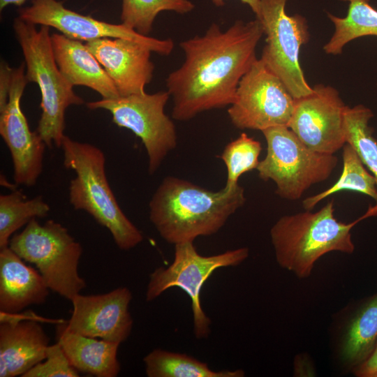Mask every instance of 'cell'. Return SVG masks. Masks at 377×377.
Wrapping results in <instances>:
<instances>
[{
    "label": "cell",
    "instance_id": "1",
    "mask_svg": "<svg viewBox=\"0 0 377 377\" xmlns=\"http://www.w3.org/2000/svg\"><path fill=\"white\" fill-rule=\"evenodd\" d=\"M264 34L260 20H237L226 30L216 23L205 33L182 41L185 59L166 78L173 101L172 117L188 121L198 114L230 106L239 83L258 59Z\"/></svg>",
    "mask_w": 377,
    "mask_h": 377
},
{
    "label": "cell",
    "instance_id": "2",
    "mask_svg": "<svg viewBox=\"0 0 377 377\" xmlns=\"http://www.w3.org/2000/svg\"><path fill=\"white\" fill-rule=\"evenodd\" d=\"M245 202L240 185L212 191L168 176L149 201V217L159 235L175 245L216 233Z\"/></svg>",
    "mask_w": 377,
    "mask_h": 377
},
{
    "label": "cell",
    "instance_id": "3",
    "mask_svg": "<svg viewBox=\"0 0 377 377\" xmlns=\"http://www.w3.org/2000/svg\"><path fill=\"white\" fill-rule=\"evenodd\" d=\"M334 200L316 212L306 210L281 216L269 232L277 264L299 279H306L316 263L330 252L352 254L355 244L351 230L361 221L377 216V207L356 220L344 223L334 216Z\"/></svg>",
    "mask_w": 377,
    "mask_h": 377
},
{
    "label": "cell",
    "instance_id": "4",
    "mask_svg": "<svg viewBox=\"0 0 377 377\" xmlns=\"http://www.w3.org/2000/svg\"><path fill=\"white\" fill-rule=\"evenodd\" d=\"M63 163L75 173L68 187L69 202L90 214L110 232L119 249L127 251L143 240L141 231L120 208L105 173V156L98 147L64 135Z\"/></svg>",
    "mask_w": 377,
    "mask_h": 377
},
{
    "label": "cell",
    "instance_id": "5",
    "mask_svg": "<svg viewBox=\"0 0 377 377\" xmlns=\"http://www.w3.org/2000/svg\"><path fill=\"white\" fill-rule=\"evenodd\" d=\"M13 27L24 57L26 77L35 82L41 94L42 110L36 131L46 145L61 147L65 129V112L71 105L84 103L61 73L56 62L50 27L28 22L20 17Z\"/></svg>",
    "mask_w": 377,
    "mask_h": 377
},
{
    "label": "cell",
    "instance_id": "6",
    "mask_svg": "<svg viewBox=\"0 0 377 377\" xmlns=\"http://www.w3.org/2000/svg\"><path fill=\"white\" fill-rule=\"evenodd\" d=\"M24 261L34 264L50 290L71 299L86 287L78 272L82 247L60 223L41 225L31 220L10 238L8 246Z\"/></svg>",
    "mask_w": 377,
    "mask_h": 377
},
{
    "label": "cell",
    "instance_id": "7",
    "mask_svg": "<svg viewBox=\"0 0 377 377\" xmlns=\"http://www.w3.org/2000/svg\"><path fill=\"white\" fill-rule=\"evenodd\" d=\"M262 133L267 153L256 168L258 177L273 181L275 193L282 199L299 200L312 186L330 178L337 165L334 154L311 149L286 126L271 127Z\"/></svg>",
    "mask_w": 377,
    "mask_h": 377
},
{
    "label": "cell",
    "instance_id": "8",
    "mask_svg": "<svg viewBox=\"0 0 377 377\" xmlns=\"http://www.w3.org/2000/svg\"><path fill=\"white\" fill-rule=\"evenodd\" d=\"M249 255V249L241 247L205 256L198 253L193 242L175 244L172 264L167 267H158L149 275L146 300L151 302L156 299L170 288L182 289L191 299L195 337L207 338L210 334L211 320L201 305L200 293L203 285L216 269L237 266Z\"/></svg>",
    "mask_w": 377,
    "mask_h": 377
},
{
    "label": "cell",
    "instance_id": "9",
    "mask_svg": "<svg viewBox=\"0 0 377 377\" xmlns=\"http://www.w3.org/2000/svg\"><path fill=\"white\" fill-rule=\"evenodd\" d=\"M170 95L168 91H145L114 98L89 102L90 110L110 112L113 122L131 130L140 138L148 158V172L154 174L167 155L177 145V131L164 108Z\"/></svg>",
    "mask_w": 377,
    "mask_h": 377
},
{
    "label": "cell",
    "instance_id": "10",
    "mask_svg": "<svg viewBox=\"0 0 377 377\" xmlns=\"http://www.w3.org/2000/svg\"><path fill=\"white\" fill-rule=\"evenodd\" d=\"M287 0H260L259 13L266 36L260 58L282 81L293 97L299 98L313 91L299 61L301 46L309 39L307 21L303 16L286 13Z\"/></svg>",
    "mask_w": 377,
    "mask_h": 377
},
{
    "label": "cell",
    "instance_id": "11",
    "mask_svg": "<svg viewBox=\"0 0 377 377\" xmlns=\"http://www.w3.org/2000/svg\"><path fill=\"white\" fill-rule=\"evenodd\" d=\"M295 98L282 81L258 59L242 77L228 114L237 128L258 130L288 126Z\"/></svg>",
    "mask_w": 377,
    "mask_h": 377
},
{
    "label": "cell",
    "instance_id": "12",
    "mask_svg": "<svg viewBox=\"0 0 377 377\" xmlns=\"http://www.w3.org/2000/svg\"><path fill=\"white\" fill-rule=\"evenodd\" d=\"M346 107L335 88L316 84L311 94L295 99L288 127L311 149L334 154L346 142Z\"/></svg>",
    "mask_w": 377,
    "mask_h": 377
},
{
    "label": "cell",
    "instance_id": "13",
    "mask_svg": "<svg viewBox=\"0 0 377 377\" xmlns=\"http://www.w3.org/2000/svg\"><path fill=\"white\" fill-rule=\"evenodd\" d=\"M19 17L32 24L53 27L63 35L86 42L99 38H124L148 46L153 52L169 55L173 50L171 38L158 39L142 35L123 24H114L83 15L66 8L57 0H32L29 6L20 8Z\"/></svg>",
    "mask_w": 377,
    "mask_h": 377
},
{
    "label": "cell",
    "instance_id": "14",
    "mask_svg": "<svg viewBox=\"0 0 377 377\" xmlns=\"http://www.w3.org/2000/svg\"><path fill=\"white\" fill-rule=\"evenodd\" d=\"M25 67L22 64L13 68L9 99L0 111V135L11 155L15 182L31 186L43 172L47 145L36 131L30 130L21 108V98L28 82Z\"/></svg>",
    "mask_w": 377,
    "mask_h": 377
},
{
    "label": "cell",
    "instance_id": "15",
    "mask_svg": "<svg viewBox=\"0 0 377 377\" xmlns=\"http://www.w3.org/2000/svg\"><path fill=\"white\" fill-rule=\"evenodd\" d=\"M377 341V292L349 302L330 327L332 358L341 371L353 373L371 355Z\"/></svg>",
    "mask_w": 377,
    "mask_h": 377
},
{
    "label": "cell",
    "instance_id": "16",
    "mask_svg": "<svg viewBox=\"0 0 377 377\" xmlns=\"http://www.w3.org/2000/svg\"><path fill=\"white\" fill-rule=\"evenodd\" d=\"M131 291L119 287L98 295H75L66 328L83 336L121 343L130 336L133 320L129 311Z\"/></svg>",
    "mask_w": 377,
    "mask_h": 377
},
{
    "label": "cell",
    "instance_id": "17",
    "mask_svg": "<svg viewBox=\"0 0 377 377\" xmlns=\"http://www.w3.org/2000/svg\"><path fill=\"white\" fill-rule=\"evenodd\" d=\"M114 82L120 96L145 92L154 71L151 60L152 50L137 41L104 38L87 42Z\"/></svg>",
    "mask_w": 377,
    "mask_h": 377
},
{
    "label": "cell",
    "instance_id": "18",
    "mask_svg": "<svg viewBox=\"0 0 377 377\" xmlns=\"http://www.w3.org/2000/svg\"><path fill=\"white\" fill-rule=\"evenodd\" d=\"M0 313V377L22 376L45 359L50 339L31 314Z\"/></svg>",
    "mask_w": 377,
    "mask_h": 377
},
{
    "label": "cell",
    "instance_id": "19",
    "mask_svg": "<svg viewBox=\"0 0 377 377\" xmlns=\"http://www.w3.org/2000/svg\"><path fill=\"white\" fill-rule=\"evenodd\" d=\"M50 293L43 277L9 246L0 249V311L17 313L44 303Z\"/></svg>",
    "mask_w": 377,
    "mask_h": 377
},
{
    "label": "cell",
    "instance_id": "20",
    "mask_svg": "<svg viewBox=\"0 0 377 377\" xmlns=\"http://www.w3.org/2000/svg\"><path fill=\"white\" fill-rule=\"evenodd\" d=\"M51 39L57 66L73 87H87L102 98L120 96L114 82L86 44L56 33L51 35Z\"/></svg>",
    "mask_w": 377,
    "mask_h": 377
},
{
    "label": "cell",
    "instance_id": "21",
    "mask_svg": "<svg viewBox=\"0 0 377 377\" xmlns=\"http://www.w3.org/2000/svg\"><path fill=\"white\" fill-rule=\"evenodd\" d=\"M57 342L78 371L97 377H116L120 370L117 351L121 343L68 331L65 320L57 327Z\"/></svg>",
    "mask_w": 377,
    "mask_h": 377
},
{
    "label": "cell",
    "instance_id": "22",
    "mask_svg": "<svg viewBox=\"0 0 377 377\" xmlns=\"http://www.w3.org/2000/svg\"><path fill=\"white\" fill-rule=\"evenodd\" d=\"M340 1L348 2V13L344 17L327 13L334 27V34L323 46L328 54H341L343 47L355 38L377 36V10L370 5L369 0Z\"/></svg>",
    "mask_w": 377,
    "mask_h": 377
},
{
    "label": "cell",
    "instance_id": "23",
    "mask_svg": "<svg viewBox=\"0 0 377 377\" xmlns=\"http://www.w3.org/2000/svg\"><path fill=\"white\" fill-rule=\"evenodd\" d=\"M148 377H243L242 369L214 371L208 364L184 353L156 348L144 358Z\"/></svg>",
    "mask_w": 377,
    "mask_h": 377
},
{
    "label": "cell",
    "instance_id": "24",
    "mask_svg": "<svg viewBox=\"0 0 377 377\" xmlns=\"http://www.w3.org/2000/svg\"><path fill=\"white\" fill-rule=\"evenodd\" d=\"M342 172L338 180L326 190L303 200L306 210H313L321 200L342 191H352L366 195L377 200L376 181L367 169L360 156L349 143L342 147Z\"/></svg>",
    "mask_w": 377,
    "mask_h": 377
},
{
    "label": "cell",
    "instance_id": "25",
    "mask_svg": "<svg viewBox=\"0 0 377 377\" xmlns=\"http://www.w3.org/2000/svg\"><path fill=\"white\" fill-rule=\"evenodd\" d=\"M50 210L43 196L27 199L20 191L0 195V249L9 246L11 236L31 220L46 217Z\"/></svg>",
    "mask_w": 377,
    "mask_h": 377
},
{
    "label": "cell",
    "instance_id": "26",
    "mask_svg": "<svg viewBox=\"0 0 377 377\" xmlns=\"http://www.w3.org/2000/svg\"><path fill=\"white\" fill-rule=\"evenodd\" d=\"M374 117L371 110L359 104L347 106L344 113L346 142L353 146L367 169L371 173L377 185V139L369 121ZM377 207V200L376 205Z\"/></svg>",
    "mask_w": 377,
    "mask_h": 377
},
{
    "label": "cell",
    "instance_id": "27",
    "mask_svg": "<svg viewBox=\"0 0 377 377\" xmlns=\"http://www.w3.org/2000/svg\"><path fill=\"white\" fill-rule=\"evenodd\" d=\"M195 8L190 0H122L121 24L148 36L156 16L162 11L186 14Z\"/></svg>",
    "mask_w": 377,
    "mask_h": 377
},
{
    "label": "cell",
    "instance_id": "28",
    "mask_svg": "<svg viewBox=\"0 0 377 377\" xmlns=\"http://www.w3.org/2000/svg\"><path fill=\"white\" fill-rule=\"evenodd\" d=\"M261 151L260 142L244 133L226 145L220 156L227 169L225 188L237 186L241 175L257 168Z\"/></svg>",
    "mask_w": 377,
    "mask_h": 377
},
{
    "label": "cell",
    "instance_id": "29",
    "mask_svg": "<svg viewBox=\"0 0 377 377\" xmlns=\"http://www.w3.org/2000/svg\"><path fill=\"white\" fill-rule=\"evenodd\" d=\"M79 371L70 363L61 346L50 345L45 359L35 365L22 377H78Z\"/></svg>",
    "mask_w": 377,
    "mask_h": 377
},
{
    "label": "cell",
    "instance_id": "30",
    "mask_svg": "<svg viewBox=\"0 0 377 377\" xmlns=\"http://www.w3.org/2000/svg\"><path fill=\"white\" fill-rule=\"evenodd\" d=\"M13 69L5 61L0 65V111L7 105L12 84Z\"/></svg>",
    "mask_w": 377,
    "mask_h": 377
},
{
    "label": "cell",
    "instance_id": "31",
    "mask_svg": "<svg viewBox=\"0 0 377 377\" xmlns=\"http://www.w3.org/2000/svg\"><path fill=\"white\" fill-rule=\"evenodd\" d=\"M316 368L312 358L306 353L297 354L293 361L294 376H314Z\"/></svg>",
    "mask_w": 377,
    "mask_h": 377
},
{
    "label": "cell",
    "instance_id": "32",
    "mask_svg": "<svg viewBox=\"0 0 377 377\" xmlns=\"http://www.w3.org/2000/svg\"><path fill=\"white\" fill-rule=\"evenodd\" d=\"M352 374L357 377H377V341L369 357Z\"/></svg>",
    "mask_w": 377,
    "mask_h": 377
},
{
    "label": "cell",
    "instance_id": "33",
    "mask_svg": "<svg viewBox=\"0 0 377 377\" xmlns=\"http://www.w3.org/2000/svg\"><path fill=\"white\" fill-rule=\"evenodd\" d=\"M226 0H212L216 6H222ZM242 3L247 4L252 11L257 15L260 11V0H240Z\"/></svg>",
    "mask_w": 377,
    "mask_h": 377
},
{
    "label": "cell",
    "instance_id": "34",
    "mask_svg": "<svg viewBox=\"0 0 377 377\" xmlns=\"http://www.w3.org/2000/svg\"><path fill=\"white\" fill-rule=\"evenodd\" d=\"M27 0H0V10L2 11L9 5L20 6L24 3Z\"/></svg>",
    "mask_w": 377,
    "mask_h": 377
}]
</instances>
